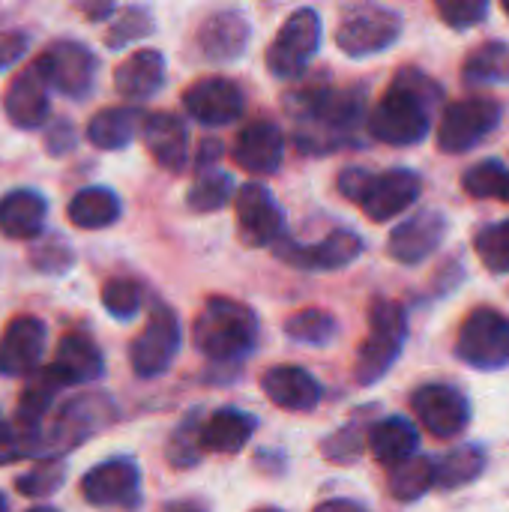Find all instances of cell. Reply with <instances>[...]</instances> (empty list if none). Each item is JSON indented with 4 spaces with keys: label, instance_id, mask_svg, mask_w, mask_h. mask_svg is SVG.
I'll list each match as a JSON object with an SVG mask.
<instances>
[{
    "label": "cell",
    "instance_id": "cell-34",
    "mask_svg": "<svg viewBox=\"0 0 509 512\" xmlns=\"http://www.w3.org/2000/svg\"><path fill=\"white\" fill-rule=\"evenodd\" d=\"M483 471H486L483 447L468 444V447H459V450L447 453L435 465V486H441V489H462V486L474 483Z\"/></svg>",
    "mask_w": 509,
    "mask_h": 512
},
{
    "label": "cell",
    "instance_id": "cell-54",
    "mask_svg": "<svg viewBox=\"0 0 509 512\" xmlns=\"http://www.w3.org/2000/svg\"><path fill=\"white\" fill-rule=\"evenodd\" d=\"M0 423H3V420H0Z\"/></svg>",
    "mask_w": 509,
    "mask_h": 512
},
{
    "label": "cell",
    "instance_id": "cell-50",
    "mask_svg": "<svg viewBox=\"0 0 509 512\" xmlns=\"http://www.w3.org/2000/svg\"><path fill=\"white\" fill-rule=\"evenodd\" d=\"M30 512H57V510H51V507H33Z\"/></svg>",
    "mask_w": 509,
    "mask_h": 512
},
{
    "label": "cell",
    "instance_id": "cell-42",
    "mask_svg": "<svg viewBox=\"0 0 509 512\" xmlns=\"http://www.w3.org/2000/svg\"><path fill=\"white\" fill-rule=\"evenodd\" d=\"M102 306L114 321H129L141 309V288L132 279H108L102 288Z\"/></svg>",
    "mask_w": 509,
    "mask_h": 512
},
{
    "label": "cell",
    "instance_id": "cell-16",
    "mask_svg": "<svg viewBox=\"0 0 509 512\" xmlns=\"http://www.w3.org/2000/svg\"><path fill=\"white\" fill-rule=\"evenodd\" d=\"M276 255L285 258L291 267L327 273V270H342V267L354 264L363 255V240L354 231H333L318 246H300L291 240H279Z\"/></svg>",
    "mask_w": 509,
    "mask_h": 512
},
{
    "label": "cell",
    "instance_id": "cell-41",
    "mask_svg": "<svg viewBox=\"0 0 509 512\" xmlns=\"http://www.w3.org/2000/svg\"><path fill=\"white\" fill-rule=\"evenodd\" d=\"M150 33H153V15L141 6H132V9H123V15L108 27L105 45L117 51V48H126L129 42L144 39Z\"/></svg>",
    "mask_w": 509,
    "mask_h": 512
},
{
    "label": "cell",
    "instance_id": "cell-26",
    "mask_svg": "<svg viewBox=\"0 0 509 512\" xmlns=\"http://www.w3.org/2000/svg\"><path fill=\"white\" fill-rule=\"evenodd\" d=\"M165 84V57L153 48H141L129 54L114 72V90L132 102H144L156 96Z\"/></svg>",
    "mask_w": 509,
    "mask_h": 512
},
{
    "label": "cell",
    "instance_id": "cell-29",
    "mask_svg": "<svg viewBox=\"0 0 509 512\" xmlns=\"http://www.w3.org/2000/svg\"><path fill=\"white\" fill-rule=\"evenodd\" d=\"M255 432V417L252 414H243V411H234V408H225V411H216L204 426H201V450H213V453H240L249 438Z\"/></svg>",
    "mask_w": 509,
    "mask_h": 512
},
{
    "label": "cell",
    "instance_id": "cell-36",
    "mask_svg": "<svg viewBox=\"0 0 509 512\" xmlns=\"http://www.w3.org/2000/svg\"><path fill=\"white\" fill-rule=\"evenodd\" d=\"M462 189L471 198H480V201H504V204H509V168L498 159H483V162H477L474 168L465 171Z\"/></svg>",
    "mask_w": 509,
    "mask_h": 512
},
{
    "label": "cell",
    "instance_id": "cell-19",
    "mask_svg": "<svg viewBox=\"0 0 509 512\" xmlns=\"http://www.w3.org/2000/svg\"><path fill=\"white\" fill-rule=\"evenodd\" d=\"M447 234V216L441 210H423L411 219H405L387 243V255L399 264H420L426 261Z\"/></svg>",
    "mask_w": 509,
    "mask_h": 512
},
{
    "label": "cell",
    "instance_id": "cell-28",
    "mask_svg": "<svg viewBox=\"0 0 509 512\" xmlns=\"http://www.w3.org/2000/svg\"><path fill=\"white\" fill-rule=\"evenodd\" d=\"M141 120L144 114L138 108H123V105L102 108L87 123V138L99 150H123L141 132Z\"/></svg>",
    "mask_w": 509,
    "mask_h": 512
},
{
    "label": "cell",
    "instance_id": "cell-11",
    "mask_svg": "<svg viewBox=\"0 0 509 512\" xmlns=\"http://www.w3.org/2000/svg\"><path fill=\"white\" fill-rule=\"evenodd\" d=\"M501 120V105L492 99H459L444 108L438 126V147L444 153H465L477 147Z\"/></svg>",
    "mask_w": 509,
    "mask_h": 512
},
{
    "label": "cell",
    "instance_id": "cell-6",
    "mask_svg": "<svg viewBox=\"0 0 509 512\" xmlns=\"http://www.w3.org/2000/svg\"><path fill=\"white\" fill-rule=\"evenodd\" d=\"M114 402L102 393H87L60 408L51 429H39V456H66L72 447H81L87 438L114 423Z\"/></svg>",
    "mask_w": 509,
    "mask_h": 512
},
{
    "label": "cell",
    "instance_id": "cell-8",
    "mask_svg": "<svg viewBox=\"0 0 509 512\" xmlns=\"http://www.w3.org/2000/svg\"><path fill=\"white\" fill-rule=\"evenodd\" d=\"M33 69L42 75L48 90H57L69 99H84V96H90V90L96 84L99 60L87 45L63 39V42L48 45L33 60Z\"/></svg>",
    "mask_w": 509,
    "mask_h": 512
},
{
    "label": "cell",
    "instance_id": "cell-9",
    "mask_svg": "<svg viewBox=\"0 0 509 512\" xmlns=\"http://www.w3.org/2000/svg\"><path fill=\"white\" fill-rule=\"evenodd\" d=\"M456 354L462 363L480 372H495L509 366V318L495 309H477L465 318Z\"/></svg>",
    "mask_w": 509,
    "mask_h": 512
},
{
    "label": "cell",
    "instance_id": "cell-49",
    "mask_svg": "<svg viewBox=\"0 0 509 512\" xmlns=\"http://www.w3.org/2000/svg\"><path fill=\"white\" fill-rule=\"evenodd\" d=\"M0 512H9V507H6V498L0 495Z\"/></svg>",
    "mask_w": 509,
    "mask_h": 512
},
{
    "label": "cell",
    "instance_id": "cell-40",
    "mask_svg": "<svg viewBox=\"0 0 509 512\" xmlns=\"http://www.w3.org/2000/svg\"><path fill=\"white\" fill-rule=\"evenodd\" d=\"M66 480V462L63 459H48L36 468H30L24 477H18V492L24 498L42 501L48 495H54Z\"/></svg>",
    "mask_w": 509,
    "mask_h": 512
},
{
    "label": "cell",
    "instance_id": "cell-18",
    "mask_svg": "<svg viewBox=\"0 0 509 512\" xmlns=\"http://www.w3.org/2000/svg\"><path fill=\"white\" fill-rule=\"evenodd\" d=\"M186 111L204 126H228L243 114V90L228 78H201L183 93Z\"/></svg>",
    "mask_w": 509,
    "mask_h": 512
},
{
    "label": "cell",
    "instance_id": "cell-35",
    "mask_svg": "<svg viewBox=\"0 0 509 512\" xmlns=\"http://www.w3.org/2000/svg\"><path fill=\"white\" fill-rule=\"evenodd\" d=\"M435 486V462L426 456H411L390 468V495L396 501H417Z\"/></svg>",
    "mask_w": 509,
    "mask_h": 512
},
{
    "label": "cell",
    "instance_id": "cell-46",
    "mask_svg": "<svg viewBox=\"0 0 509 512\" xmlns=\"http://www.w3.org/2000/svg\"><path fill=\"white\" fill-rule=\"evenodd\" d=\"M192 423H195V417L186 423V426H180L177 429V435H174V441H171V447H168V459L177 465V468H186V465H192V462H198L201 456V429H195L192 432Z\"/></svg>",
    "mask_w": 509,
    "mask_h": 512
},
{
    "label": "cell",
    "instance_id": "cell-27",
    "mask_svg": "<svg viewBox=\"0 0 509 512\" xmlns=\"http://www.w3.org/2000/svg\"><path fill=\"white\" fill-rule=\"evenodd\" d=\"M48 216V204L33 189H12L0 198V234L9 240H33Z\"/></svg>",
    "mask_w": 509,
    "mask_h": 512
},
{
    "label": "cell",
    "instance_id": "cell-23",
    "mask_svg": "<svg viewBox=\"0 0 509 512\" xmlns=\"http://www.w3.org/2000/svg\"><path fill=\"white\" fill-rule=\"evenodd\" d=\"M141 138L153 159L168 171H183L189 162V135L180 117L171 111H153L141 120Z\"/></svg>",
    "mask_w": 509,
    "mask_h": 512
},
{
    "label": "cell",
    "instance_id": "cell-51",
    "mask_svg": "<svg viewBox=\"0 0 509 512\" xmlns=\"http://www.w3.org/2000/svg\"><path fill=\"white\" fill-rule=\"evenodd\" d=\"M501 9H504V12L509 15V0H504V3H501Z\"/></svg>",
    "mask_w": 509,
    "mask_h": 512
},
{
    "label": "cell",
    "instance_id": "cell-13",
    "mask_svg": "<svg viewBox=\"0 0 509 512\" xmlns=\"http://www.w3.org/2000/svg\"><path fill=\"white\" fill-rule=\"evenodd\" d=\"M411 408L423 429L435 438H456L471 423V402L462 390L450 384H426L414 393Z\"/></svg>",
    "mask_w": 509,
    "mask_h": 512
},
{
    "label": "cell",
    "instance_id": "cell-1",
    "mask_svg": "<svg viewBox=\"0 0 509 512\" xmlns=\"http://www.w3.org/2000/svg\"><path fill=\"white\" fill-rule=\"evenodd\" d=\"M426 87H432L429 78H423L414 69H405L369 114L372 138L390 147L420 144L429 135V102L438 99L426 96Z\"/></svg>",
    "mask_w": 509,
    "mask_h": 512
},
{
    "label": "cell",
    "instance_id": "cell-2",
    "mask_svg": "<svg viewBox=\"0 0 509 512\" xmlns=\"http://www.w3.org/2000/svg\"><path fill=\"white\" fill-rule=\"evenodd\" d=\"M258 342V318L249 306L210 297L195 321V345L213 363H237L252 354Z\"/></svg>",
    "mask_w": 509,
    "mask_h": 512
},
{
    "label": "cell",
    "instance_id": "cell-48",
    "mask_svg": "<svg viewBox=\"0 0 509 512\" xmlns=\"http://www.w3.org/2000/svg\"><path fill=\"white\" fill-rule=\"evenodd\" d=\"M315 512H366L360 504H354V501H327V504H321Z\"/></svg>",
    "mask_w": 509,
    "mask_h": 512
},
{
    "label": "cell",
    "instance_id": "cell-33",
    "mask_svg": "<svg viewBox=\"0 0 509 512\" xmlns=\"http://www.w3.org/2000/svg\"><path fill=\"white\" fill-rule=\"evenodd\" d=\"M465 84L489 87L509 84V45L507 42H486L465 60Z\"/></svg>",
    "mask_w": 509,
    "mask_h": 512
},
{
    "label": "cell",
    "instance_id": "cell-22",
    "mask_svg": "<svg viewBox=\"0 0 509 512\" xmlns=\"http://www.w3.org/2000/svg\"><path fill=\"white\" fill-rule=\"evenodd\" d=\"M285 156V135L270 120L249 123L234 144V162L249 174H273Z\"/></svg>",
    "mask_w": 509,
    "mask_h": 512
},
{
    "label": "cell",
    "instance_id": "cell-39",
    "mask_svg": "<svg viewBox=\"0 0 509 512\" xmlns=\"http://www.w3.org/2000/svg\"><path fill=\"white\" fill-rule=\"evenodd\" d=\"M474 252L489 273H509V219L483 228L474 237Z\"/></svg>",
    "mask_w": 509,
    "mask_h": 512
},
{
    "label": "cell",
    "instance_id": "cell-25",
    "mask_svg": "<svg viewBox=\"0 0 509 512\" xmlns=\"http://www.w3.org/2000/svg\"><path fill=\"white\" fill-rule=\"evenodd\" d=\"M264 396L282 411H312L321 402V384L300 366H276L261 378Z\"/></svg>",
    "mask_w": 509,
    "mask_h": 512
},
{
    "label": "cell",
    "instance_id": "cell-12",
    "mask_svg": "<svg viewBox=\"0 0 509 512\" xmlns=\"http://www.w3.org/2000/svg\"><path fill=\"white\" fill-rule=\"evenodd\" d=\"M180 351V321L168 306H156L147 327L129 348V360L138 378H159L171 369Z\"/></svg>",
    "mask_w": 509,
    "mask_h": 512
},
{
    "label": "cell",
    "instance_id": "cell-31",
    "mask_svg": "<svg viewBox=\"0 0 509 512\" xmlns=\"http://www.w3.org/2000/svg\"><path fill=\"white\" fill-rule=\"evenodd\" d=\"M66 216L81 231H99L120 219V201L111 189L90 186V189L75 192V198L66 207Z\"/></svg>",
    "mask_w": 509,
    "mask_h": 512
},
{
    "label": "cell",
    "instance_id": "cell-32",
    "mask_svg": "<svg viewBox=\"0 0 509 512\" xmlns=\"http://www.w3.org/2000/svg\"><path fill=\"white\" fill-rule=\"evenodd\" d=\"M60 390H63V384L48 372V366L42 372H36V378L18 396V420L15 423L30 426V429H39L42 420L48 417V411L54 408V399H57Z\"/></svg>",
    "mask_w": 509,
    "mask_h": 512
},
{
    "label": "cell",
    "instance_id": "cell-53",
    "mask_svg": "<svg viewBox=\"0 0 509 512\" xmlns=\"http://www.w3.org/2000/svg\"><path fill=\"white\" fill-rule=\"evenodd\" d=\"M183 512H195V510H183Z\"/></svg>",
    "mask_w": 509,
    "mask_h": 512
},
{
    "label": "cell",
    "instance_id": "cell-38",
    "mask_svg": "<svg viewBox=\"0 0 509 512\" xmlns=\"http://www.w3.org/2000/svg\"><path fill=\"white\" fill-rule=\"evenodd\" d=\"M231 195H234V180L225 171H210L189 189L186 204L195 213H213V210H222L231 201Z\"/></svg>",
    "mask_w": 509,
    "mask_h": 512
},
{
    "label": "cell",
    "instance_id": "cell-14",
    "mask_svg": "<svg viewBox=\"0 0 509 512\" xmlns=\"http://www.w3.org/2000/svg\"><path fill=\"white\" fill-rule=\"evenodd\" d=\"M237 231L246 246H270L282 240L285 213L264 186L249 183L237 192Z\"/></svg>",
    "mask_w": 509,
    "mask_h": 512
},
{
    "label": "cell",
    "instance_id": "cell-52",
    "mask_svg": "<svg viewBox=\"0 0 509 512\" xmlns=\"http://www.w3.org/2000/svg\"><path fill=\"white\" fill-rule=\"evenodd\" d=\"M255 512H282V510H255Z\"/></svg>",
    "mask_w": 509,
    "mask_h": 512
},
{
    "label": "cell",
    "instance_id": "cell-30",
    "mask_svg": "<svg viewBox=\"0 0 509 512\" xmlns=\"http://www.w3.org/2000/svg\"><path fill=\"white\" fill-rule=\"evenodd\" d=\"M417 444H420V435L414 423H408L405 417H387L369 429V450L387 468L411 459L417 453Z\"/></svg>",
    "mask_w": 509,
    "mask_h": 512
},
{
    "label": "cell",
    "instance_id": "cell-44",
    "mask_svg": "<svg viewBox=\"0 0 509 512\" xmlns=\"http://www.w3.org/2000/svg\"><path fill=\"white\" fill-rule=\"evenodd\" d=\"M435 9L456 30H465V27H471V24H477V21H483L489 15L486 0H438Z\"/></svg>",
    "mask_w": 509,
    "mask_h": 512
},
{
    "label": "cell",
    "instance_id": "cell-37",
    "mask_svg": "<svg viewBox=\"0 0 509 512\" xmlns=\"http://www.w3.org/2000/svg\"><path fill=\"white\" fill-rule=\"evenodd\" d=\"M285 333L300 345L324 348L339 336V321L324 309H303L285 321Z\"/></svg>",
    "mask_w": 509,
    "mask_h": 512
},
{
    "label": "cell",
    "instance_id": "cell-3",
    "mask_svg": "<svg viewBox=\"0 0 509 512\" xmlns=\"http://www.w3.org/2000/svg\"><path fill=\"white\" fill-rule=\"evenodd\" d=\"M294 114L300 117V147L318 150V144L339 147L363 114V99L354 90H309L297 93Z\"/></svg>",
    "mask_w": 509,
    "mask_h": 512
},
{
    "label": "cell",
    "instance_id": "cell-7",
    "mask_svg": "<svg viewBox=\"0 0 509 512\" xmlns=\"http://www.w3.org/2000/svg\"><path fill=\"white\" fill-rule=\"evenodd\" d=\"M399 36H402V15L375 3L351 6L336 27V45L342 48V54L354 60L387 51Z\"/></svg>",
    "mask_w": 509,
    "mask_h": 512
},
{
    "label": "cell",
    "instance_id": "cell-24",
    "mask_svg": "<svg viewBox=\"0 0 509 512\" xmlns=\"http://www.w3.org/2000/svg\"><path fill=\"white\" fill-rule=\"evenodd\" d=\"M48 372L63 384V387H75V384H93L102 378L105 363H102V351L81 333H69L60 339L57 354L48 366Z\"/></svg>",
    "mask_w": 509,
    "mask_h": 512
},
{
    "label": "cell",
    "instance_id": "cell-17",
    "mask_svg": "<svg viewBox=\"0 0 509 512\" xmlns=\"http://www.w3.org/2000/svg\"><path fill=\"white\" fill-rule=\"evenodd\" d=\"M141 474L132 459H108L90 468L81 480V495L93 507H120L138 498Z\"/></svg>",
    "mask_w": 509,
    "mask_h": 512
},
{
    "label": "cell",
    "instance_id": "cell-15",
    "mask_svg": "<svg viewBox=\"0 0 509 512\" xmlns=\"http://www.w3.org/2000/svg\"><path fill=\"white\" fill-rule=\"evenodd\" d=\"M48 330L33 315H18L6 324L0 336V375L3 378H24L36 372L45 354Z\"/></svg>",
    "mask_w": 509,
    "mask_h": 512
},
{
    "label": "cell",
    "instance_id": "cell-4",
    "mask_svg": "<svg viewBox=\"0 0 509 512\" xmlns=\"http://www.w3.org/2000/svg\"><path fill=\"white\" fill-rule=\"evenodd\" d=\"M420 177L408 168H393L384 174H369L363 168H348L339 174V192L360 204L372 222H390L405 213L420 198Z\"/></svg>",
    "mask_w": 509,
    "mask_h": 512
},
{
    "label": "cell",
    "instance_id": "cell-43",
    "mask_svg": "<svg viewBox=\"0 0 509 512\" xmlns=\"http://www.w3.org/2000/svg\"><path fill=\"white\" fill-rule=\"evenodd\" d=\"M27 456H39V429L30 426H3L0 423V465L27 459Z\"/></svg>",
    "mask_w": 509,
    "mask_h": 512
},
{
    "label": "cell",
    "instance_id": "cell-45",
    "mask_svg": "<svg viewBox=\"0 0 509 512\" xmlns=\"http://www.w3.org/2000/svg\"><path fill=\"white\" fill-rule=\"evenodd\" d=\"M30 261H33V267L39 273H66L72 267V252L63 246L60 237H51V240H45V243H39L33 249Z\"/></svg>",
    "mask_w": 509,
    "mask_h": 512
},
{
    "label": "cell",
    "instance_id": "cell-5",
    "mask_svg": "<svg viewBox=\"0 0 509 512\" xmlns=\"http://www.w3.org/2000/svg\"><path fill=\"white\" fill-rule=\"evenodd\" d=\"M408 336V315L393 300H378L369 312V336L357 351L354 378L360 387L378 384L399 360Z\"/></svg>",
    "mask_w": 509,
    "mask_h": 512
},
{
    "label": "cell",
    "instance_id": "cell-20",
    "mask_svg": "<svg viewBox=\"0 0 509 512\" xmlns=\"http://www.w3.org/2000/svg\"><path fill=\"white\" fill-rule=\"evenodd\" d=\"M252 39V24L237 9L213 12L198 30V48L210 63H234L246 54Z\"/></svg>",
    "mask_w": 509,
    "mask_h": 512
},
{
    "label": "cell",
    "instance_id": "cell-47",
    "mask_svg": "<svg viewBox=\"0 0 509 512\" xmlns=\"http://www.w3.org/2000/svg\"><path fill=\"white\" fill-rule=\"evenodd\" d=\"M27 51V36L15 30H0V69H9Z\"/></svg>",
    "mask_w": 509,
    "mask_h": 512
},
{
    "label": "cell",
    "instance_id": "cell-10",
    "mask_svg": "<svg viewBox=\"0 0 509 512\" xmlns=\"http://www.w3.org/2000/svg\"><path fill=\"white\" fill-rule=\"evenodd\" d=\"M321 48V15L315 9H297L279 27L270 51L267 66L276 78H291L306 69V63Z\"/></svg>",
    "mask_w": 509,
    "mask_h": 512
},
{
    "label": "cell",
    "instance_id": "cell-21",
    "mask_svg": "<svg viewBox=\"0 0 509 512\" xmlns=\"http://www.w3.org/2000/svg\"><path fill=\"white\" fill-rule=\"evenodd\" d=\"M3 111L18 129H39L48 120V111H51L48 84L33 69V63L9 81L3 93Z\"/></svg>",
    "mask_w": 509,
    "mask_h": 512
}]
</instances>
